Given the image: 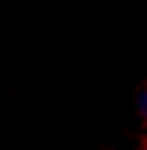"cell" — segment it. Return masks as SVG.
<instances>
[{
    "label": "cell",
    "mask_w": 147,
    "mask_h": 150,
    "mask_svg": "<svg viewBox=\"0 0 147 150\" xmlns=\"http://www.w3.org/2000/svg\"><path fill=\"white\" fill-rule=\"evenodd\" d=\"M144 113H147V98H144Z\"/></svg>",
    "instance_id": "1"
}]
</instances>
